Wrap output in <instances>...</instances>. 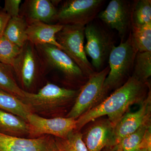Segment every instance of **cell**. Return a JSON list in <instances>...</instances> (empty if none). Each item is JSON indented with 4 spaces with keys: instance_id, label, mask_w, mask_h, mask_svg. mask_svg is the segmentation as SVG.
<instances>
[{
    "instance_id": "6da1fadb",
    "label": "cell",
    "mask_w": 151,
    "mask_h": 151,
    "mask_svg": "<svg viewBox=\"0 0 151 151\" xmlns=\"http://www.w3.org/2000/svg\"><path fill=\"white\" fill-rule=\"evenodd\" d=\"M149 86L147 82H142L131 76L109 97L76 119L75 131H79L89 122L105 116H108V120L115 126L131 105L141 103L145 99Z\"/></svg>"
},
{
    "instance_id": "7a4b0ae2",
    "label": "cell",
    "mask_w": 151,
    "mask_h": 151,
    "mask_svg": "<svg viewBox=\"0 0 151 151\" xmlns=\"http://www.w3.org/2000/svg\"><path fill=\"white\" fill-rule=\"evenodd\" d=\"M79 90L47 83L37 93L26 91L24 98L21 100L27 105L31 113L49 115L76 99Z\"/></svg>"
},
{
    "instance_id": "3957f363",
    "label": "cell",
    "mask_w": 151,
    "mask_h": 151,
    "mask_svg": "<svg viewBox=\"0 0 151 151\" xmlns=\"http://www.w3.org/2000/svg\"><path fill=\"white\" fill-rule=\"evenodd\" d=\"M137 52L131 32L127 40L121 41L118 46L113 47L108 59L110 70L104 82L107 93L111 89L119 88L125 79L127 80L131 76L129 75L133 70Z\"/></svg>"
},
{
    "instance_id": "277c9868",
    "label": "cell",
    "mask_w": 151,
    "mask_h": 151,
    "mask_svg": "<svg viewBox=\"0 0 151 151\" xmlns=\"http://www.w3.org/2000/svg\"><path fill=\"white\" fill-rule=\"evenodd\" d=\"M84 35L86 43L84 45L86 55L91 58L94 70H103L111 50L115 46L113 36L99 23L93 21L85 26Z\"/></svg>"
},
{
    "instance_id": "5b68a950",
    "label": "cell",
    "mask_w": 151,
    "mask_h": 151,
    "mask_svg": "<svg viewBox=\"0 0 151 151\" xmlns=\"http://www.w3.org/2000/svg\"><path fill=\"white\" fill-rule=\"evenodd\" d=\"M85 26L79 25H65L55 36L62 50L80 68L89 78L95 73L84 50Z\"/></svg>"
},
{
    "instance_id": "8992f818",
    "label": "cell",
    "mask_w": 151,
    "mask_h": 151,
    "mask_svg": "<svg viewBox=\"0 0 151 151\" xmlns=\"http://www.w3.org/2000/svg\"><path fill=\"white\" fill-rule=\"evenodd\" d=\"M109 70L108 65L89 77L86 83L80 88L67 117L77 119L102 100L107 94L104 84Z\"/></svg>"
},
{
    "instance_id": "52a82bcc",
    "label": "cell",
    "mask_w": 151,
    "mask_h": 151,
    "mask_svg": "<svg viewBox=\"0 0 151 151\" xmlns=\"http://www.w3.org/2000/svg\"><path fill=\"white\" fill-rule=\"evenodd\" d=\"M104 0H68L58 9L55 21L58 24L85 26L94 20L100 12Z\"/></svg>"
},
{
    "instance_id": "ba28073f",
    "label": "cell",
    "mask_w": 151,
    "mask_h": 151,
    "mask_svg": "<svg viewBox=\"0 0 151 151\" xmlns=\"http://www.w3.org/2000/svg\"><path fill=\"white\" fill-rule=\"evenodd\" d=\"M27 122L29 126V138L50 135L64 139L76 130L77 121L76 119L68 117L47 119L31 113L27 116Z\"/></svg>"
},
{
    "instance_id": "9c48e42d",
    "label": "cell",
    "mask_w": 151,
    "mask_h": 151,
    "mask_svg": "<svg viewBox=\"0 0 151 151\" xmlns=\"http://www.w3.org/2000/svg\"><path fill=\"white\" fill-rule=\"evenodd\" d=\"M35 46L49 65L62 73L68 80L81 81L88 79L73 60L57 47L50 44Z\"/></svg>"
},
{
    "instance_id": "30bf717a",
    "label": "cell",
    "mask_w": 151,
    "mask_h": 151,
    "mask_svg": "<svg viewBox=\"0 0 151 151\" xmlns=\"http://www.w3.org/2000/svg\"><path fill=\"white\" fill-rule=\"evenodd\" d=\"M139 110L125 113L113 127L111 146L118 145L122 139L132 134L145 124L151 122V91L141 102Z\"/></svg>"
},
{
    "instance_id": "8fae6325",
    "label": "cell",
    "mask_w": 151,
    "mask_h": 151,
    "mask_svg": "<svg viewBox=\"0 0 151 151\" xmlns=\"http://www.w3.org/2000/svg\"><path fill=\"white\" fill-rule=\"evenodd\" d=\"M132 3L126 0H112L104 10L97 15V18L108 27L115 29L124 41L131 28Z\"/></svg>"
},
{
    "instance_id": "7c38bea8",
    "label": "cell",
    "mask_w": 151,
    "mask_h": 151,
    "mask_svg": "<svg viewBox=\"0 0 151 151\" xmlns=\"http://www.w3.org/2000/svg\"><path fill=\"white\" fill-rule=\"evenodd\" d=\"M56 149V139L50 135L25 138L0 132V151H53Z\"/></svg>"
},
{
    "instance_id": "4fadbf2b",
    "label": "cell",
    "mask_w": 151,
    "mask_h": 151,
    "mask_svg": "<svg viewBox=\"0 0 151 151\" xmlns=\"http://www.w3.org/2000/svg\"><path fill=\"white\" fill-rule=\"evenodd\" d=\"M39 62L35 45L27 41L12 67L24 88L29 89L33 84L39 67Z\"/></svg>"
},
{
    "instance_id": "5bb4252c",
    "label": "cell",
    "mask_w": 151,
    "mask_h": 151,
    "mask_svg": "<svg viewBox=\"0 0 151 151\" xmlns=\"http://www.w3.org/2000/svg\"><path fill=\"white\" fill-rule=\"evenodd\" d=\"M114 126L108 119L95 122L87 130L83 140L89 151H101L111 146Z\"/></svg>"
},
{
    "instance_id": "9a60e30c",
    "label": "cell",
    "mask_w": 151,
    "mask_h": 151,
    "mask_svg": "<svg viewBox=\"0 0 151 151\" xmlns=\"http://www.w3.org/2000/svg\"><path fill=\"white\" fill-rule=\"evenodd\" d=\"M63 25L50 24L42 22H32L28 24L26 34L27 41L35 46L50 44L57 47L62 50L55 36L63 27Z\"/></svg>"
},
{
    "instance_id": "2e32d148",
    "label": "cell",
    "mask_w": 151,
    "mask_h": 151,
    "mask_svg": "<svg viewBox=\"0 0 151 151\" xmlns=\"http://www.w3.org/2000/svg\"><path fill=\"white\" fill-rule=\"evenodd\" d=\"M25 5L28 24L38 21L49 24L55 21L57 9L52 1L29 0L26 1Z\"/></svg>"
},
{
    "instance_id": "e0dca14e",
    "label": "cell",
    "mask_w": 151,
    "mask_h": 151,
    "mask_svg": "<svg viewBox=\"0 0 151 151\" xmlns=\"http://www.w3.org/2000/svg\"><path fill=\"white\" fill-rule=\"evenodd\" d=\"M27 122L12 113L0 110V132L6 134L21 137L29 134Z\"/></svg>"
},
{
    "instance_id": "ac0fdd59",
    "label": "cell",
    "mask_w": 151,
    "mask_h": 151,
    "mask_svg": "<svg viewBox=\"0 0 151 151\" xmlns=\"http://www.w3.org/2000/svg\"><path fill=\"white\" fill-rule=\"evenodd\" d=\"M28 23L21 16L11 18L3 36L20 47H23L28 41L26 30Z\"/></svg>"
},
{
    "instance_id": "d6986e66",
    "label": "cell",
    "mask_w": 151,
    "mask_h": 151,
    "mask_svg": "<svg viewBox=\"0 0 151 151\" xmlns=\"http://www.w3.org/2000/svg\"><path fill=\"white\" fill-rule=\"evenodd\" d=\"M0 110L12 113L27 122L31 113L29 108L20 99L12 94L0 91Z\"/></svg>"
},
{
    "instance_id": "ffe728a7",
    "label": "cell",
    "mask_w": 151,
    "mask_h": 151,
    "mask_svg": "<svg viewBox=\"0 0 151 151\" xmlns=\"http://www.w3.org/2000/svg\"><path fill=\"white\" fill-rule=\"evenodd\" d=\"M12 68L0 62V91L12 94L22 99L26 91L18 85L14 78Z\"/></svg>"
},
{
    "instance_id": "44dd1931",
    "label": "cell",
    "mask_w": 151,
    "mask_h": 151,
    "mask_svg": "<svg viewBox=\"0 0 151 151\" xmlns=\"http://www.w3.org/2000/svg\"><path fill=\"white\" fill-rule=\"evenodd\" d=\"M132 26L139 27L151 22V0H137L132 4Z\"/></svg>"
},
{
    "instance_id": "7402d4cb",
    "label": "cell",
    "mask_w": 151,
    "mask_h": 151,
    "mask_svg": "<svg viewBox=\"0 0 151 151\" xmlns=\"http://www.w3.org/2000/svg\"><path fill=\"white\" fill-rule=\"evenodd\" d=\"M131 28L132 40L138 52H151V22Z\"/></svg>"
},
{
    "instance_id": "603a6c76",
    "label": "cell",
    "mask_w": 151,
    "mask_h": 151,
    "mask_svg": "<svg viewBox=\"0 0 151 151\" xmlns=\"http://www.w3.org/2000/svg\"><path fill=\"white\" fill-rule=\"evenodd\" d=\"M150 126L151 122L145 124L123 138L117 145L118 151H139L142 150L143 137L146 130Z\"/></svg>"
},
{
    "instance_id": "cb8c5ba5",
    "label": "cell",
    "mask_w": 151,
    "mask_h": 151,
    "mask_svg": "<svg viewBox=\"0 0 151 151\" xmlns=\"http://www.w3.org/2000/svg\"><path fill=\"white\" fill-rule=\"evenodd\" d=\"M132 75L146 83L151 76V52H138L135 58Z\"/></svg>"
},
{
    "instance_id": "d4e9b609",
    "label": "cell",
    "mask_w": 151,
    "mask_h": 151,
    "mask_svg": "<svg viewBox=\"0 0 151 151\" xmlns=\"http://www.w3.org/2000/svg\"><path fill=\"white\" fill-rule=\"evenodd\" d=\"M55 139L57 148L60 151H89L79 131H73L65 139Z\"/></svg>"
},
{
    "instance_id": "484cf974",
    "label": "cell",
    "mask_w": 151,
    "mask_h": 151,
    "mask_svg": "<svg viewBox=\"0 0 151 151\" xmlns=\"http://www.w3.org/2000/svg\"><path fill=\"white\" fill-rule=\"evenodd\" d=\"M22 49L4 36L0 37V62L12 68Z\"/></svg>"
},
{
    "instance_id": "4316f807",
    "label": "cell",
    "mask_w": 151,
    "mask_h": 151,
    "mask_svg": "<svg viewBox=\"0 0 151 151\" xmlns=\"http://www.w3.org/2000/svg\"><path fill=\"white\" fill-rule=\"evenodd\" d=\"M21 0H5L3 10L11 18L19 16Z\"/></svg>"
},
{
    "instance_id": "83f0119b",
    "label": "cell",
    "mask_w": 151,
    "mask_h": 151,
    "mask_svg": "<svg viewBox=\"0 0 151 151\" xmlns=\"http://www.w3.org/2000/svg\"><path fill=\"white\" fill-rule=\"evenodd\" d=\"M142 149H145L148 151H151V126L146 130L143 137L142 143Z\"/></svg>"
},
{
    "instance_id": "f1b7e54d",
    "label": "cell",
    "mask_w": 151,
    "mask_h": 151,
    "mask_svg": "<svg viewBox=\"0 0 151 151\" xmlns=\"http://www.w3.org/2000/svg\"><path fill=\"white\" fill-rule=\"evenodd\" d=\"M11 17L4 10L0 11V37L2 36Z\"/></svg>"
},
{
    "instance_id": "f546056e",
    "label": "cell",
    "mask_w": 151,
    "mask_h": 151,
    "mask_svg": "<svg viewBox=\"0 0 151 151\" xmlns=\"http://www.w3.org/2000/svg\"><path fill=\"white\" fill-rule=\"evenodd\" d=\"M101 151H118V146H108L103 149Z\"/></svg>"
},
{
    "instance_id": "4dcf8cb0",
    "label": "cell",
    "mask_w": 151,
    "mask_h": 151,
    "mask_svg": "<svg viewBox=\"0 0 151 151\" xmlns=\"http://www.w3.org/2000/svg\"><path fill=\"white\" fill-rule=\"evenodd\" d=\"M139 151H148L147 150H145V149H142V150H140Z\"/></svg>"
},
{
    "instance_id": "1f68e13d",
    "label": "cell",
    "mask_w": 151,
    "mask_h": 151,
    "mask_svg": "<svg viewBox=\"0 0 151 151\" xmlns=\"http://www.w3.org/2000/svg\"><path fill=\"white\" fill-rule=\"evenodd\" d=\"M53 151H60L59 150H58V149H56V150H53Z\"/></svg>"
}]
</instances>
